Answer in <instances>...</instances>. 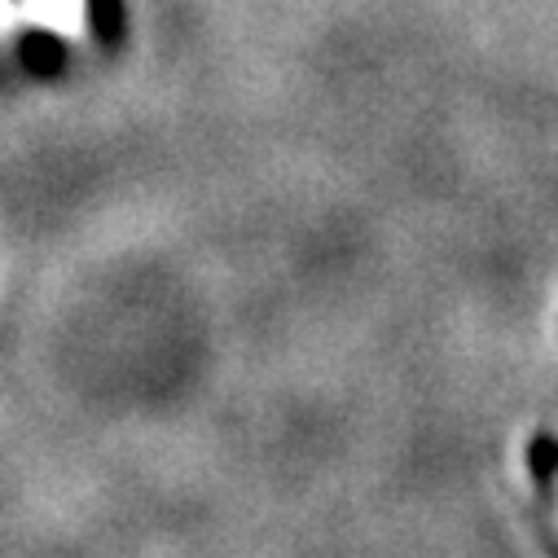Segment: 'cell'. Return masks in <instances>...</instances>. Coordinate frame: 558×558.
I'll list each match as a JSON object with an SVG mask.
<instances>
[{
  "label": "cell",
  "instance_id": "3957f363",
  "mask_svg": "<svg viewBox=\"0 0 558 558\" xmlns=\"http://www.w3.org/2000/svg\"><path fill=\"white\" fill-rule=\"evenodd\" d=\"M14 23V0H0V32Z\"/></svg>",
  "mask_w": 558,
  "mask_h": 558
},
{
  "label": "cell",
  "instance_id": "6da1fadb",
  "mask_svg": "<svg viewBox=\"0 0 558 558\" xmlns=\"http://www.w3.org/2000/svg\"><path fill=\"white\" fill-rule=\"evenodd\" d=\"M23 10L36 27L58 36H80L84 27V0H23Z\"/></svg>",
  "mask_w": 558,
  "mask_h": 558
},
{
  "label": "cell",
  "instance_id": "7a4b0ae2",
  "mask_svg": "<svg viewBox=\"0 0 558 558\" xmlns=\"http://www.w3.org/2000/svg\"><path fill=\"white\" fill-rule=\"evenodd\" d=\"M527 466H532V480L541 484V493L549 497V493H554V475H558V440H554L549 432L532 436V445H527Z\"/></svg>",
  "mask_w": 558,
  "mask_h": 558
}]
</instances>
